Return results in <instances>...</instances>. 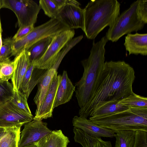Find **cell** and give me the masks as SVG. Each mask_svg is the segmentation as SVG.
Returning <instances> with one entry per match:
<instances>
[{"label": "cell", "mask_w": 147, "mask_h": 147, "mask_svg": "<svg viewBox=\"0 0 147 147\" xmlns=\"http://www.w3.org/2000/svg\"><path fill=\"white\" fill-rule=\"evenodd\" d=\"M15 64L14 59L11 61L9 57L0 58V82L8 81L11 79Z\"/></svg>", "instance_id": "cell-24"}, {"label": "cell", "mask_w": 147, "mask_h": 147, "mask_svg": "<svg viewBox=\"0 0 147 147\" xmlns=\"http://www.w3.org/2000/svg\"><path fill=\"white\" fill-rule=\"evenodd\" d=\"M69 28L57 18L50 20L37 27L27 35L17 40H13L10 56H16L23 50H28L32 45L44 38H53Z\"/></svg>", "instance_id": "cell-5"}, {"label": "cell", "mask_w": 147, "mask_h": 147, "mask_svg": "<svg viewBox=\"0 0 147 147\" xmlns=\"http://www.w3.org/2000/svg\"><path fill=\"white\" fill-rule=\"evenodd\" d=\"M39 5L46 15L51 18H56L59 9L53 0H40Z\"/></svg>", "instance_id": "cell-29"}, {"label": "cell", "mask_w": 147, "mask_h": 147, "mask_svg": "<svg viewBox=\"0 0 147 147\" xmlns=\"http://www.w3.org/2000/svg\"><path fill=\"white\" fill-rule=\"evenodd\" d=\"M138 14L145 24L147 23V0H139Z\"/></svg>", "instance_id": "cell-32"}, {"label": "cell", "mask_w": 147, "mask_h": 147, "mask_svg": "<svg viewBox=\"0 0 147 147\" xmlns=\"http://www.w3.org/2000/svg\"><path fill=\"white\" fill-rule=\"evenodd\" d=\"M52 38L48 37L36 42L28 50L30 63L35 62L44 54L48 47Z\"/></svg>", "instance_id": "cell-21"}, {"label": "cell", "mask_w": 147, "mask_h": 147, "mask_svg": "<svg viewBox=\"0 0 147 147\" xmlns=\"http://www.w3.org/2000/svg\"><path fill=\"white\" fill-rule=\"evenodd\" d=\"M34 117L15 106L10 101L0 103V127H21L33 119Z\"/></svg>", "instance_id": "cell-9"}, {"label": "cell", "mask_w": 147, "mask_h": 147, "mask_svg": "<svg viewBox=\"0 0 147 147\" xmlns=\"http://www.w3.org/2000/svg\"><path fill=\"white\" fill-rule=\"evenodd\" d=\"M1 9V8H0V9Z\"/></svg>", "instance_id": "cell-39"}, {"label": "cell", "mask_w": 147, "mask_h": 147, "mask_svg": "<svg viewBox=\"0 0 147 147\" xmlns=\"http://www.w3.org/2000/svg\"><path fill=\"white\" fill-rule=\"evenodd\" d=\"M13 40L12 38H8L4 39L3 45L0 51V58H5L11 54V45Z\"/></svg>", "instance_id": "cell-31"}, {"label": "cell", "mask_w": 147, "mask_h": 147, "mask_svg": "<svg viewBox=\"0 0 147 147\" xmlns=\"http://www.w3.org/2000/svg\"><path fill=\"white\" fill-rule=\"evenodd\" d=\"M118 103L127 107H147V98L134 92L120 100Z\"/></svg>", "instance_id": "cell-25"}, {"label": "cell", "mask_w": 147, "mask_h": 147, "mask_svg": "<svg viewBox=\"0 0 147 147\" xmlns=\"http://www.w3.org/2000/svg\"><path fill=\"white\" fill-rule=\"evenodd\" d=\"M74 140L83 147H112L110 141H105L101 138L89 135L81 130L74 127Z\"/></svg>", "instance_id": "cell-17"}, {"label": "cell", "mask_w": 147, "mask_h": 147, "mask_svg": "<svg viewBox=\"0 0 147 147\" xmlns=\"http://www.w3.org/2000/svg\"><path fill=\"white\" fill-rule=\"evenodd\" d=\"M61 75L57 71L51 82L49 90L41 105L36 109L33 119L41 120L52 116L53 106L57 90L60 82Z\"/></svg>", "instance_id": "cell-12"}, {"label": "cell", "mask_w": 147, "mask_h": 147, "mask_svg": "<svg viewBox=\"0 0 147 147\" xmlns=\"http://www.w3.org/2000/svg\"><path fill=\"white\" fill-rule=\"evenodd\" d=\"M20 128H7L6 133L0 140V147H19Z\"/></svg>", "instance_id": "cell-22"}, {"label": "cell", "mask_w": 147, "mask_h": 147, "mask_svg": "<svg viewBox=\"0 0 147 147\" xmlns=\"http://www.w3.org/2000/svg\"><path fill=\"white\" fill-rule=\"evenodd\" d=\"M72 123L74 127L80 129L92 136L113 138L115 134L111 130L96 125L84 117L76 116L73 118Z\"/></svg>", "instance_id": "cell-13"}, {"label": "cell", "mask_w": 147, "mask_h": 147, "mask_svg": "<svg viewBox=\"0 0 147 147\" xmlns=\"http://www.w3.org/2000/svg\"><path fill=\"white\" fill-rule=\"evenodd\" d=\"M2 29L0 30V51L1 48L3 45V41L2 38Z\"/></svg>", "instance_id": "cell-36"}, {"label": "cell", "mask_w": 147, "mask_h": 147, "mask_svg": "<svg viewBox=\"0 0 147 147\" xmlns=\"http://www.w3.org/2000/svg\"><path fill=\"white\" fill-rule=\"evenodd\" d=\"M4 8L15 13L19 28L34 25L41 9L39 5L31 0H0V8Z\"/></svg>", "instance_id": "cell-7"}, {"label": "cell", "mask_w": 147, "mask_h": 147, "mask_svg": "<svg viewBox=\"0 0 147 147\" xmlns=\"http://www.w3.org/2000/svg\"><path fill=\"white\" fill-rule=\"evenodd\" d=\"M69 142L68 138L60 129L53 131L34 144L37 147H67Z\"/></svg>", "instance_id": "cell-19"}, {"label": "cell", "mask_w": 147, "mask_h": 147, "mask_svg": "<svg viewBox=\"0 0 147 147\" xmlns=\"http://www.w3.org/2000/svg\"><path fill=\"white\" fill-rule=\"evenodd\" d=\"M2 29V27H1V20H0V30Z\"/></svg>", "instance_id": "cell-38"}, {"label": "cell", "mask_w": 147, "mask_h": 147, "mask_svg": "<svg viewBox=\"0 0 147 147\" xmlns=\"http://www.w3.org/2000/svg\"><path fill=\"white\" fill-rule=\"evenodd\" d=\"M47 70L38 69L34 66L29 77L27 90L25 94L27 99L34 88L40 81Z\"/></svg>", "instance_id": "cell-26"}, {"label": "cell", "mask_w": 147, "mask_h": 147, "mask_svg": "<svg viewBox=\"0 0 147 147\" xmlns=\"http://www.w3.org/2000/svg\"><path fill=\"white\" fill-rule=\"evenodd\" d=\"M136 78L134 69L124 61L104 63L101 76L91 96L80 108L79 116H90L92 109L97 105L117 101L133 92L132 85Z\"/></svg>", "instance_id": "cell-1"}, {"label": "cell", "mask_w": 147, "mask_h": 147, "mask_svg": "<svg viewBox=\"0 0 147 147\" xmlns=\"http://www.w3.org/2000/svg\"><path fill=\"white\" fill-rule=\"evenodd\" d=\"M133 147H147V132L137 131Z\"/></svg>", "instance_id": "cell-30"}, {"label": "cell", "mask_w": 147, "mask_h": 147, "mask_svg": "<svg viewBox=\"0 0 147 147\" xmlns=\"http://www.w3.org/2000/svg\"><path fill=\"white\" fill-rule=\"evenodd\" d=\"M119 102H109L99 104L91 110L90 116L93 118L103 117L128 109L130 107L118 103Z\"/></svg>", "instance_id": "cell-18"}, {"label": "cell", "mask_w": 147, "mask_h": 147, "mask_svg": "<svg viewBox=\"0 0 147 147\" xmlns=\"http://www.w3.org/2000/svg\"><path fill=\"white\" fill-rule=\"evenodd\" d=\"M89 119L115 133L125 130L147 132V107H130L108 116L96 118L90 117Z\"/></svg>", "instance_id": "cell-4"}, {"label": "cell", "mask_w": 147, "mask_h": 147, "mask_svg": "<svg viewBox=\"0 0 147 147\" xmlns=\"http://www.w3.org/2000/svg\"><path fill=\"white\" fill-rule=\"evenodd\" d=\"M24 147H37L34 144H32L30 145L25 146Z\"/></svg>", "instance_id": "cell-37"}, {"label": "cell", "mask_w": 147, "mask_h": 147, "mask_svg": "<svg viewBox=\"0 0 147 147\" xmlns=\"http://www.w3.org/2000/svg\"><path fill=\"white\" fill-rule=\"evenodd\" d=\"M120 4L116 0H91L83 9L87 38L94 39L105 28L111 26L120 15Z\"/></svg>", "instance_id": "cell-3"}, {"label": "cell", "mask_w": 147, "mask_h": 147, "mask_svg": "<svg viewBox=\"0 0 147 147\" xmlns=\"http://www.w3.org/2000/svg\"><path fill=\"white\" fill-rule=\"evenodd\" d=\"M7 131V129L0 127V140L6 134Z\"/></svg>", "instance_id": "cell-35"}, {"label": "cell", "mask_w": 147, "mask_h": 147, "mask_svg": "<svg viewBox=\"0 0 147 147\" xmlns=\"http://www.w3.org/2000/svg\"><path fill=\"white\" fill-rule=\"evenodd\" d=\"M80 5L76 0H66L65 4L59 10L56 18L69 29L80 28L84 31V11L80 7Z\"/></svg>", "instance_id": "cell-10"}, {"label": "cell", "mask_w": 147, "mask_h": 147, "mask_svg": "<svg viewBox=\"0 0 147 147\" xmlns=\"http://www.w3.org/2000/svg\"><path fill=\"white\" fill-rule=\"evenodd\" d=\"M21 132L19 147H24L38 142L51 133L47 123L42 121L33 119L25 124Z\"/></svg>", "instance_id": "cell-11"}, {"label": "cell", "mask_w": 147, "mask_h": 147, "mask_svg": "<svg viewBox=\"0 0 147 147\" xmlns=\"http://www.w3.org/2000/svg\"><path fill=\"white\" fill-rule=\"evenodd\" d=\"M34 28L33 25L20 27L17 32L12 38L13 40H17L26 36L32 31Z\"/></svg>", "instance_id": "cell-33"}, {"label": "cell", "mask_w": 147, "mask_h": 147, "mask_svg": "<svg viewBox=\"0 0 147 147\" xmlns=\"http://www.w3.org/2000/svg\"><path fill=\"white\" fill-rule=\"evenodd\" d=\"M14 90L12 84L8 81L0 82V103L10 100L12 98Z\"/></svg>", "instance_id": "cell-28"}, {"label": "cell", "mask_w": 147, "mask_h": 147, "mask_svg": "<svg viewBox=\"0 0 147 147\" xmlns=\"http://www.w3.org/2000/svg\"><path fill=\"white\" fill-rule=\"evenodd\" d=\"M10 101L18 108L32 115L25 95L20 90L14 91L12 98Z\"/></svg>", "instance_id": "cell-27"}, {"label": "cell", "mask_w": 147, "mask_h": 147, "mask_svg": "<svg viewBox=\"0 0 147 147\" xmlns=\"http://www.w3.org/2000/svg\"><path fill=\"white\" fill-rule=\"evenodd\" d=\"M136 131L125 130L115 133L116 141L114 147H133Z\"/></svg>", "instance_id": "cell-23"}, {"label": "cell", "mask_w": 147, "mask_h": 147, "mask_svg": "<svg viewBox=\"0 0 147 147\" xmlns=\"http://www.w3.org/2000/svg\"><path fill=\"white\" fill-rule=\"evenodd\" d=\"M14 59L15 64L11 78L14 91L19 90L23 77L30 64L27 50L24 49L17 55Z\"/></svg>", "instance_id": "cell-14"}, {"label": "cell", "mask_w": 147, "mask_h": 147, "mask_svg": "<svg viewBox=\"0 0 147 147\" xmlns=\"http://www.w3.org/2000/svg\"><path fill=\"white\" fill-rule=\"evenodd\" d=\"M57 7L59 10L66 3V0H53Z\"/></svg>", "instance_id": "cell-34"}, {"label": "cell", "mask_w": 147, "mask_h": 147, "mask_svg": "<svg viewBox=\"0 0 147 147\" xmlns=\"http://www.w3.org/2000/svg\"><path fill=\"white\" fill-rule=\"evenodd\" d=\"M139 3V0L134 2L117 17L106 34L108 40L116 42L124 35L142 29L145 24L138 14Z\"/></svg>", "instance_id": "cell-6"}, {"label": "cell", "mask_w": 147, "mask_h": 147, "mask_svg": "<svg viewBox=\"0 0 147 147\" xmlns=\"http://www.w3.org/2000/svg\"><path fill=\"white\" fill-rule=\"evenodd\" d=\"M57 70L53 68L47 70L37 84L38 90L34 99L38 109L42 103L49 90L52 80Z\"/></svg>", "instance_id": "cell-20"}, {"label": "cell", "mask_w": 147, "mask_h": 147, "mask_svg": "<svg viewBox=\"0 0 147 147\" xmlns=\"http://www.w3.org/2000/svg\"><path fill=\"white\" fill-rule=\"evenodd\" d=\"M129 55H147V34L136 33L128 34L125 36L124 44Z\"/></svg>", "instance_id": "cell-15"}, {"label": "cell", "mask_w": 147, "mask_h": 147, "mask_svg": "<svg viewBox=\"0 0 147 147\" xmlns=\"http://www.w3.org/2000/svg\"><path fill=\"white\" fill-rule=\"evenodd\" d=\"M75 34L74 29L63 31L52 38L51 41L46 52L38 60L34 62V67L48 70L53 65L59 53Z\"/></svg>", "instance_id": "cell-8"}, {"label": "cell", "mask_w": 147, "mask_h": 147, "mask_svg": "<svg viewBox=\"0 0 147 147\" xmlns=\"http://www.w3.org/2000/svg\"><path fill=\"white\" fill-rule=\"evenodd\" d=\"M75 90V86L68 78L67 71H63L57 90L53 109L69 102Z\"/></svg>", "instance_id": "cell-16"}, {"label": "cell", "mask_w": 147, "mask_h": 147, "mask_svg": "<svg viewBox=\"0 0 147 147\" xmlns=\"http://www.w3.org/2000/svg\"><path fill=\"white\" fill-rule=\"evenodd\" d=\"M105 36L95 43L93 41L88 57L82 61V76L76 83V96L80 108L90 99L101 76L105 63V46L108 41Z\"/></svg>", "instance_id": "cell-2"}]
</instances>
